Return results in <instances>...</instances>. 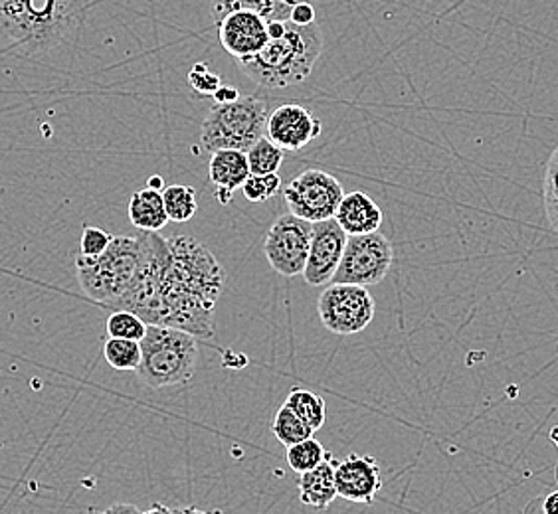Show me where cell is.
<instances>
[{
    "label": "cell",
    "mask_w": 558,
    "mask_h": 514,
    "mask_svg": "<svg viewBox=\"0 0 558 514\" xmlns=\"http://www.w3.org/2000/svg\"><path fill=\"white\" fill-rule=\"evenodd\" d=\"M141 259L118 309L137 313L147 325H165L196 339L215 336V309L226 273L210 249L189 236L137 232Z\"/></svg>",
    "instance_id": "1"
},
{
    "label": "cell",
    "mask_w": 558,
    "mask_h": 514,
    "mask_svg": "<svg viewBox=\"0 0 558 514\" xmlns=\"http://www.w3.org/2000/svg\"><path fill=\"white\" fill-rule=\"evenodd\" d=\"M89 4L92 0H0V48L52 54L77 40Z\"/></svg>",
    "instance_id": "2"
},
{
    "label": "cell",
    "mask_w": 558,
    "mask_h": 514,
    "mask_svg": "<svg viewBox=\"0 0 558 514\" xmlns=\"http://www.w3.org/2000/svg\"><path fill=\"white\" fill-rule=\"evenodd\" d=\"M268 30L266 46L258 54L240 60V70L266 89H286L305 82L323 52L319 24H295L288 19L268 22Z\"/></svg>",
    "instance_id": "3"
},
{
    "label": "cell",
    "mask_w": 558,
    "mask_h": 514,
    "mask_svg": "<svg viewBox=\"0 0 558 514\" xmlns=\"http://www.w3.org/2000/svg\"><path fill=\"white\" fill-rule=\"evenodd\" d=\"M198 339L191 332L165 325H147L141 339V365L135 372L153 390L189 384L198 363Z\"/></svg>",
    "instance_id": "4"
},
{
    "label": "cell",
    "mask_w": 558,
    "mask_h": 514,
    "mask_svg": "<svg viewBox=\"0 0 558 514\" xmlns=\"http://www.w3.org/2000/svg\"><path fill=\"white\" fill-rule=\"evenodd\" d=\"M140 259V237L113 236L101 256L75 257L80 287L89 299L113 309L133 285Z\"/></svg>",
    "instance_id": "5"
},
{
    "label": "cell",
    "mask_w": 558,
    "mask_h": 514,
    "mask_svg": "<svg viewBox=\"0 0 558 514\" xmlns=\"http://www.w3.org/2000/svg\"><path fill=\"white\" fill-rule=\"evenodd\" d=\"M268 118V99L258 96H240L232 103H215L203 121V147L210 155L220 149L247 150L264 137Z\"/></svg>",
    "instance_id": "6"
},
{
    "label": "cell",
    "mask_w": 558,
    "mask_h": 514,
    "mask_svg": "<svg viewBox=\"0 0 558 514\" xmlns=\"http://www.w3.org/2000/svg\"><path fill=\"white\" fill-rule=\"evenodd\" d=\"M375 311V297L365 285L333 281L317 301V313L323 327L343 336L365 331L373 321Z\"/></svg>",
    "instance_id": "7"
},
{
    "label": "cell",
    "mask_w": 558,
    "mask_h": 514,
    "mask_svg": "<svg viewBox=\"0 0 558 514\" xmlns=\"http://www.w3.org/2000/svg\"><path fill=\"white\" fill-rule=\"evenodd\" d=\"M392 244L385 234L371 232L349 236L343 259L339 264L333 281L371 287L387 278L388 271L392 268Z\"/></svg>",
    "instance_id": "8"
},
{
    "label": "cell",
    "mask_w": 558,
    "mask_h": 514,
    "mask_svg": "<svg viewBox=\"0 0 558 514\" xmlns=\"http://www.w3.org/2000/svg\"><path fill=\"white\" fill-rule=\"evenodd\" d=\"M313 224L295 215H281L269 228L264 256L283 278L303 276L312 247Z\"/></svg>",
    "instance_id": "9"
},
{
    "label": "cell",
    "mask_w": 558,
    "mask_h": 514,
    "mask_svg": "<svg viewBox=\"0 0 558 514\" xmlns=\"http://www.w3.org/2000/svg\"><path fill=\"white\" fill-rule=\"evenodd\" d=\"M291 215L307 222H322L335 218L343 200V184L329 172L310 169L295 176L283 191Z\"/></svg>",
    "instance_id": "10"
},
{
    "label": "cell",
    "mask_w": 558,
    "mask_h": 514,
    "mask_svg": "<svg viewBox=\"0 0 558 514\" xmlns=\"http://www.w3.org/2000/svg\"><path fill=\"white\" fill-rule=\"evenodd\" d=\"M347 237L349 234L335 218L313 222L312 247L303 269V279L312 287H322L333 281L339 264L343 259Z\"/></svg>",
    "instance_id": "11"
},
{
    "label": "cell",
    "mask_w": 558,
    "mask_h": 514,
    "mask_svg": "<svg viewBox=\"0 0 558 514\" xmlns=\"http://www.w3.org/2000/svg\"><path fill=\"white\" fill-rule=\"evenodd\" d=\"M337 494L349 503L373 504L383 489V473L375 457L351 453L335 467Z\"/></svg>",
    "instance_id": "12"
},
{
    "label": "cell",
    "mask_w": 558,
    "mask_h": 514,
    "mask_svg": "<svg viewBox=\"0 0 558 514\" xmlns=\"http://www.w3.org/2000/svg\"><path fill=\"white\" fill-rule=\"evenodd\" d=\"M216 24L218 40L228 54L236 58V62L258 54L268 42V21L256 12H230Z\"/></svg>",
    "instance_id": "13"
},
{
    "label": "cell",
    "mask_w": 558,
    "mask_h": 514,
    "mask_svg": "<svg viewBox=\"0 0 558 514\" xmlns=\"http://www.w3.org/2000/svg\"><path fill=\"white\" fill-rule=\"evenodd\" d=\"M322 121L310 109L283 103L269 113L266 133L283 150H301L322 135Z\"/></svg>",
    "instance_id": "14"
},
{
    "label": "cell",
    "mask_w": 558,
    "mask_h": 514,
    "mask_svg": "<svg viewBox=\"0 0 558 514\" xmlns=\"http://www.w3.org/2000/svg\"><path fill=\"white\" fill-rule=\"evenodd\" d=\"M335 220L349 236L378 232L383 225V210L378 204L365 193L344 194L339 204Z\"/></svg>",
    "instance_id": "15"
},
{
    "label": "cell",
    "mask_w": 558,
    "mask_h": 514,
    "mask_svg": "<svg viewBox=\"0 0 558 514\" xmlns=\"http://www.w3.org/2000/svg\"><path fill=\"white\" fill-rule=\"evenodd\" d=\"M335 467L337 461L329 453L327 460L322 461L317 467L310 472L301 473L300 477V499L301 503L325 511L331 506L337 494V482H335Z\"/></svg>",
    "instance_id": "16"
},
{
    "label": "cell",
    "mask_w": 558,
    "mask_h": 514,
    "mask_svg": "<svg viewBox=\"0 0 558 514\" xmlns=\"http://www.w3.org/2000/svg\"><path fill=\"white\" fill-rule=\"evenodd\" d=\"M208 172H210V181L215 183L216 188H228V191L242 188V184L246 183V179L250 176L246 150H215L210 157Z\"/></svg>",
    "instance_id": "17"
},
{
    "label": "cell",
    "mask_w": 558,
    "mask_h": 514,
    "mask_svg": "<svg viewBox=\"0 0 558 514\" xmlns=\"http://www.w3.org/2000/svg\"><path fill=\"white\" fill-rule=\"evenodd\" d=\"M130 220L137 230H145V232L162 230L169 222L162 191H155L147 186L145 191L133 194L130 200Z\"/></svg>",
    "instance_id": "18"
},
{
    "label": "cell",
    "mask_w": 558,
    "mask_h": 514,
    "mask_svg": "<svg viewBox=\"0 0 558 514\" xmlns=\"http://www.w3.org/2000/svg\"><path fill=\"white\" fill-rule=\"evenodd\" d=\"M300 0H213V19L220 22L226 14L236 11L256 12L266 21H288L291 9Z\"/></svg>",
    "instance_id": "19"
},
{
    "label": "cell",
    "mask_w": 558,
    "mask_h": 514,
    "mask_svg": "<svg viewBox=\"0 0 558 514\" xmlns=\"http://www.w3.org/2000/svg\"><path fill=\"white\" fill-rule=\"evenodd\" d=\"M162 200L167 208V216L171 222H189L193 216L198 212V203H196V191L193 186L184 184H171L162 188Z\"/></svg>",
    "instance_id": "20"
},
{
    "label": "cell",
    "mask_w": 558,
    "mask_h": 514,
    "mask_svg": "<svg viewBox=\"0 0 558 514\" xmlns=\"http://www.w3.org/2000/svg\"><path fill=\"white\" fill-rule=\"evenodd\" d=\"M286 404L300 416L313 431L323 428L325 419H327V404L322 396L313 394L310 390L303 388H293L290 396L286 400Z\"/></svg>",
    "instance_id": "21"
},
{
    "label": "cell",
    "mask_w": 558,
    "mask_h": 514,
    "mask_svg": "<svg viewBox=\"0 0 558 514\" xmlns=\"http://www.w3.org/2000/svg\"><path fill=\"white\" fill-rule=\"evenodd\" d=\"M271 431H274L276 440L286 448H291L300 441L307 440L315 433L288 404L279 407L274 424H271Z\"/></svg>",
    "instance_id": "22"
},
{
    "label": "cell",
    "mask_w": 558,
    "mask_h": 514,
    "mask_svg": "<svg viewBox=\"0 0 558 514\" xmlns=\"http://www.w3.org/2000/svg\"><path fill=\"white\" fill-rule=\"evenodd\" d=\"M141 356H143V351H141L140 341L109 336L106 344H104L106 363L119 372H130V370L135 372L140 368Z\"/></svg>",
    "instance_id": "23"
},
{
    "label": "cell",
    "mask_w": 558,
    "mask_h": 514,
    "mask_svg": "<svg viewBox=\"0 0 558 514\" xmlns=\"http://www.w3.org/2000/svg\"><path fill=\"white\" fill-rule=\"evenodd\" d=\"M246 152L250 174L278 172L279 167L283 164V157H286V150L281 149L269 137H259Z\"/></svg>",
    "instance_id": "24"
},
{
    "label": "cell",
    "mask_w": 558,
    "mask_h": 514,
    "mask_svg": "<svg viewBox=\"0 0 558 514\" xmlns=\"http://www.w3.org/2000/svg\"><path fill=\"white\" fill-rule=\"evenodd\" d=\"M327 457H329V451L325 450L313 436L288 448V463H290L291 472L300 473V475L317 467Z\"/></svg>",
    "instance_id": "25"
},
{
    "label": "cell",
    "mask_w": 558,
    "mask_h": 514,
    "mask_svg": "<svg viewBox=\"0 0 558 514\" xmlns=\"http://www.w3.org/2000/svg\"><path fill=\"white\" fill-rule=\"evenodd\" d=\"M106 331L108 336H116V339L141 341L147 332V322L143 321L137 313L116 309L106 321Z\"/></svg>",
    "instance_id": "26"
},
{
    "label": "cell",
    "mask_w": 558,
    "mask_h": 514,
    "mask_svg": "<svg viewBox=\"0 0 558 514\" xmlns=\"http://www.w3.org/2000/svg\"><path fill=\"white\" fill-rule=\"evenodd\" d=\"M543 203H545L548 225L553 228V232L558 234V147L553 150V155H550L547 162V169H545Z\"/></svg>",
    "instance_id": "27"
},
{
    "label": "cell",
    "mask_w": 558,
    "mask_h": 514,
    "mask_svg": "<svg viewBox=\"0 0 558 514\" xmlns=\"http://www.w3.org/2000/svg\"><path fill=\"white\" fill-rule=\"evenodd\" d=\"M279 188H281V179L278 172L250 174L246 183L242 184V193L250 203H266L279 193Z\"/></svg>",
    "instance_id": "28"
},
{
    "label": "cell",
    "mask_w": 558,
    "mask_h": 514,
    "mask_svg": "<svg viewBox=\"0 0 558 514\" xmlns=\"http://www.w3.org/2000/svg\"><path fill=\"white\" fill-rule=\"evenodd\" d=\"M111 240L113 236L106 230L96 228V225H86L84 234H82V242H80V254L86 257L101 256L108 249Z\"/></svg>",
    "instance_id": "29"
},
{
    "label": "cell",
    "mask_w": 558,
    "mask_h": 514,
    "mask_svg": "<svg viewBox=\"0 0 558 514\" xmlns=\"http://www.w3.org/2000/svg\"><path fill=\"white\" fill-rule=\"evenodd\" d=\"M189 84L193 86L194 91L205 94V96H213L216 89L222 86V79H220V75L213 74L208 70V65L201 62V64L193 65V70L189 74Z\"/></svg>",
    "instance_id": "30"
},
{
    "label": "cell",
    "mask_w": 558,
    "mask_h": 514,
    "mask_svg": "<svg viewBox=\"0 0 558 514\" xmlns=\"http://www.w3.org/2000/svg\"><path fill=\"white\" fill-rule=\"evenodd\" d=\"M290 21L295 22V24H312V22H315V9H313L312 0H300L291 9Z\"/></svg>",
    "instance_id": "31"
},
{
    "label": "cell",
    "mask_w": 558,
    "mask_h": 514,
    "mask_svg": "<svg viewBox=\"0 0 558 514\" xmlns=\"http://www.w3.org/2000/svg\"><path fill=\"white\" fill-rule=\"evenodd\" d=\"M240 91H238V87L234 86H220L216 89L213 97H215V103H232V101H236L240 99Z\"/></svg>",
    "instance_id": "32"
},
{
    "label": "cell",
    "mask_w": 558,
    "mask_h": 514,
    "mask_svg": "<svg viewBox=\"0 0 558 514\" xmlns=\"http://www.w3.org/2000/svg\"><path fill=\"white\" fill-rule=\"evenodd\" d=\"M543 514H558V491L543 497Z\"/></svg>",
    "instance_id": "33"
},
{
    "label": "cell",
    "mask_w": 558,
    "mask_h": 514,
    "mask_svg": "<svg viewBox=\"0 0 558 514\" xmlns=\"http://www.w3.org/2000/svg\"><path fill=\"white\" fill-rule=\"evenodd\" d=\"M234 198V191H228V188H216V200L220 204H230Z\"/></svg>",
    "instance_id": "34"
},
{
    "label": "cell",
    "mask_w": 558,
    "mask_h": 514,
    "mask_svg": "<svg viewBox=\"0 0 558 514\" xmlns=\"http://www.w3.org/2000/svg\"><path fill=\"white\" fill-rule=\"evenodd\" d=\"M526 513H543V497H537V499H533L531 503L526 504L525 509Z\"/></svg>",
    "instance_id": "35"
},
{
    "label": "cell",
    "mask_w": 558,
    "mask_h": 514,
    "mask_svg": "<svg viewBox=\"0 0 558 514\" xmlns=\"http://www.w3.org/2000/svg\"><path fill=\"white\" fill-rule=\"evenodd\" d=\"M147 184H149V188H155V191H162L165 188L161 176H149Z\"/></svg>",
    "instance_id": "36"
},
{
    "label": "cell",
    "mask_w": 558,
    "mask_h": 514,
    "mask_svg": "<svg viewBox=\"0 0 558 514\" xmlns=\"http://www.w3.org/2000/svg\"><path fill=\"white\" fill-rule=\"evenodd\" d=\"M555 477H557V482H558V463H557V469H555Z\"/></svg>",
    "instance_id": "37"
}]
</instances>
